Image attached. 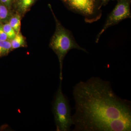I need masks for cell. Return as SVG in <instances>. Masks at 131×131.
Wrapping results in <instances>:
<instances>
[{
  "instance_id": "8",
  "label": "cell",
  "mask_w": 131,
  "mask_h": 131,
  "mask_svg": "<svg viewBox=\"0 0 131 131\" xmlns=\"http://www.w3.org/2000/svg\"><path fill=\"white\" fill-rule=\"evenodd\" d=\"M8 23L15 31L16 34L20 32L21 17L20 15L16 14L12 16L9 19Z\"/></svg>"
},
{
  "instance_id": "11",
  "label": "cell",
  "mask_w": 131,
  "mask_h": 131,
  "mask_svg": "<svg viewBox=\"0 0 131 131\" xmlns=\"http://www.w3.org/2000/svg\"><path fill=\"white\" fill-rule=\"evenodd\" d=\"M4 31L7 35L8 39L12 40L14 38L16 34L14 30L13 29L9 23H6L2 25Z\"/></svg>"
},
{
  "instance_id": "15",
  "label": "cell",
  "mask_w": 131,
  "mask_h": 131,
  "mask_svg": "<svg viewBox=\"0 0 131 131\" xmlns=\"http://www.w3.org/2000/svg\"><path fill=\"white\" fill-rule=\"evenodd\" d=\"M115 1H117V0H115Z\"/></svg>"
},
{
  "instance_id": "9",
  "label": "cell",
  "mask_w": 131,
  "mask_h": 131,
  "mask_svg": "<svg viewBox=\"0 0 131 131\" xmlns=\"http://www.w3.org/2000/svg\"><path fill=\"white\" fill-rule=\"evenodd\" d=\"M12 51L10 41L0 40V57L7 56Z\"/></svg>"
},
{
  "instance_id": "13",
  "label": "cell",
  "mask_w": 131,
  "mask_h": 131,
  "mask_svg": "<svg viewBox=\"0 0 131 131\" xmlns=\"http://www.w3.org/2000/svg\"><path fill=\"white\" fill-rule=\"evenodd\" d=\"M15 1V0H0V2L9 9L11 7Z\"/></svg>"
},
{
  "instance_id": "5",
  "label": "cell",
  "mask_w": 131,
  "mask_h": 131,
  "mask_svg": "<svg viewBox=\"0 0 131 131\" xmlns=\"http://www.w3.org/2000/svg\"><path fill=\"white\" fill-rule=\"evenodd\" d=\"M117 3L112 11L108 15L105 25L96 37L98 43L101 36L107 29L125 19L131 18V0H117Z\"/></svg>"
},
{
  "instance_id": "7",
  "label": "cell",
  "mask_w": 131,
  "mask_h": 131,
  "mask_svg": "<svg viewBox=\"0 0 131 131\" xmlns=\"http://www.w3.org/2000/svg\"><path fill=\"white\" fill-rule=\"evenodd\" d=\"M10 42L12 50L20 47H25L26 45L24 36L20 32L17 34L14 38L11 40Z\"/></svg>"
},
{
  "instance_id": "2",
  "label": "cell",
  "mask_w": 131,
  "mask_h": 131,
  "mask_svg": "<svg viewBox=\"0 0 131 131\" xmlns=\"http://www.w3.org/2000/svg\"><path fill=\"white\" fill-rule=\"evenodd\" d=\"M56 23V30L50 41L49 46L57 56L60 66V81L63 80L62 69L64 57L68 52L73 49L88 52L86 49L77 43L72 32L62 25L52 11Z\"/></svg>"
},
{
  "instance_id": "3",
  "label": "cell",
  "mask_w": 131,
  "mask_h": 131,
  "mask_svg": "<svg viewBox=\"0 0 131 131\" xmlns=\"http://www.w3.org/2000/svg\"><path fill=\"white\" fill-rule=\"evenodd\" d=\"M61 1L69 10L83 16L86 23H94L102 16V0Z\"/></svg>"
},
{
  "instance_id": "1",
  "label": "cell",
  "mask_w": 131,
  "mask_h": 131,
  "mask_svg": "<svg viewBox=\"0 0 131 131\" xmlns=\"http://www.w3.org/2000/svg\"><path fill=\"white\" fill-rule=\"evenodd\" d=\"M74 131H131V102L114 91L111 83L98 77L73 88Z\"/></svg>"
},
{
  "instance_id": "14",
  "label": "cell",
  "mask_w": 131,
  "mask_h": 131,
  "mask_svg": "<svg viewBox=\"0 0 131 131\" xmlns=\"http://www.w3.org/2000/svg\"><path fill=\"white\" fill-rule=\"evenodd\" d=\"M111 1H115V0H102V6L107 5L108 3Z\"/></svg>"
},
{
  "instance_id": "6",
  "label": "cell",
  "mask_w": 131,
  "mask_h": 131,
  "mask_svg": "<svg viewBox=\"0 0 131 131\" xmlns=\"http://www.w3.org/2000/svg\"><path fill=\"white\" fill-rule=\"evenodd\" d=\"M37 0H16L15 5L19 12L24 14L30 9Z\"/></svg>"
},
{
  "instance_id": "10",
  "label": "cell",
  "mask_w": 131,
  "mask_h": 131,
  "mask_svg": "<svg viewBox=\"0 0 131 131\" xmlns=\"http://www.w3.org/2000/svg\"><path fill=\"white\" fill-rule=\"evenodd\" d=\"M9 8L0 2V21H6L9 18Z\"/></svg>"
},
{
  "instance_id": "12",
  "label": "cell",
  "mask_w": 131,
  "mask_h": 131,
  "mask_svg": "<svg viewBox=\"0 0 131 131\" xmlns=\"http://www.w3.org/2000/svg\"><path fill=\"white\" fill-rule=\"evenodd\" d=\"M8 39V38L3 30L2 25L0 24V40L5 41L7 40Z\"/></svg>"
},
{
  "instance_id": "4",
  "label": "cell",
  "mask_w": 131,
  "mask_h": 131,
  "mask_svg": "<svg viewBox=\"0 0 131 131\" xmlns=\"http://www.w3.org/2000/svg\"><path fill=\"white\" fill-rule=\"evenodd\" d=\"M62 81L57 91L53 112L57 131H69L73 125L71 109L68 100L62 91Z\"/></svg>"
}]
</instances>
